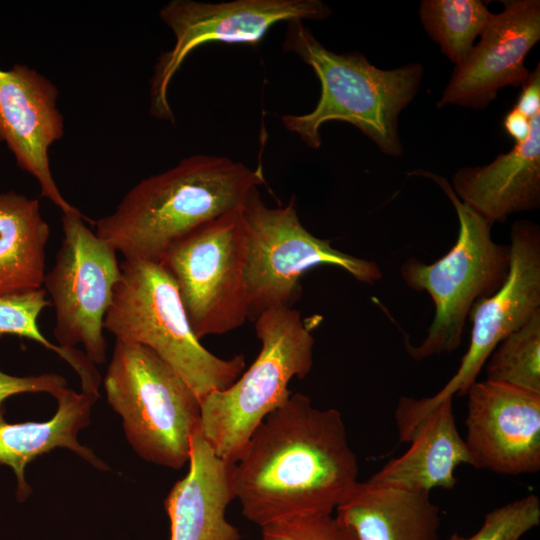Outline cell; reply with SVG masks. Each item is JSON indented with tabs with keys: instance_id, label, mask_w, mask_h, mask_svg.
<instances>
[{
	"instance_id": "29",
	"label": "cell",
	"mask_w": 540,
	"mask_h": 540,
	"mask_svg": "<svg viewBox=\"0 0 540 540\" xmlns=\"http://www.w3.org/2000/svg\"><path fill=\"white\" fill-rule=\"evenodd\" d=\"M503 129L515 141V144L522 143L530 134L531 119L513 106L504 116Z\"/></svg>"
},
{
	"instance_id": "13",
	"label": "cell",
	"mask_w": 540,
	"mask_h": 540,
	"mask_svg": "<svg viewBox=\"0 0 540 540\" xmlns=\"http://www.w3.org/2000/svg\"><path fill=\"white\" fill-rule=\"evenodd\" d=\"M465 445L471 466L503 475L540 470V394L476 381L467 391Z\"/></svg>"
},
{
	"instance_id": "3",
	"label": "cell",
	"mask_w": 540,
	"mask_h": 540,
	"mask_svg": "<svg viewBox=\"0 0 540 540\" xmlns=\"http://www.w3.org/2000/svg\"><path fill=\"white\" fill-rule=\"evenodd\" d=\"M283 49L309 65L321 85L318 103L312 111L282 116V124L289 132L309 148L318 149L322 144V125L343 121L359 129L383 153H403L398 117L418 92L424 74L421 64L383 70L359 52H333L300 20L286 23Z\"/></svg>"
},
{
	"instance_id": "6",
	"label": "cell",
	"mask_w": 540,
	"mask_h": 540,
	"mask_svg": "<svg viewBox=\"0 0 540 540\" xmlns=\"http://www.w3.org/2000/svg\"><path fill=\"white\" fill-rule=\"evenodd\" d=\"M409 175L434 181L451 201L459 221L457 240L443 257L431 264L412 257L400 267L406 285L426 291L435 306L434 318L424 339L416 346L406 344L409 356L420 361L459 348L473 307L505 282L510 246L494 242L492 226L459 200L443 176L423 170Z\"/></svg>"
},
{
	"instance_id": "8",
	"label": "cell",
	"mask_w": 540,
	"mask_h": 540,
	"mask_svg": "<svg viewBox=\"0 0 540 540\" xmlns=\"http://www.w3.org/2000/svg\"><path fill=\"white\" fill-rule=\"evenodd\" d=\"M247 231L246 285L249 319L264 311L290 308L300 299V279L319 265H332L357 281L373 284L383 276L376 262L332 247V240L310 233L297 214L295 197L285 206L268 207L258 188L241 206Z\"/></svg>"
},
{
	"instance_id": "11",
	"label": "cell",
	"mask_w": 540,
	"mask_h": 540,
	"mask_svg": "<svg viewBox=\"0 0 540 540\" xmlns=\"http://www.w3.org/2000/svg\"><path fill=\"white\" fill-rule=\"evenodd\" d=\"M331 8L320 0H232L201 2L172 0L159 11L172 31L173 47L163 52L150 82V113L174 122L168 88L185 59L208 43L255 46L280 22L326 20Z\"/></svg>"
},
{
	"instance_id": "25",
	"label": "cell",
	"mask_w": 540,
	"mask_h": 540,
	"mask_svg": "<svg viewBox=\"0 0 540 540\" xmlns=\"http://www.w3.org/2000/svg\"><path fill=\"white\" fill-rule=\"evenodd\" d=\"M540 524V500L529 494L488 512L469 537L453 533L447 540H520Z\"/></svg>"
},
{
	"instance_id": "21",
	"label": "cell",
	"mask_w": 540,
	"mask_h": 540,
	"mask_svg": "<svg viewBox=\"0 0 540 540\" xmlns=\"http://www.w3.org/2000/svg\"><path fill=\"white\" fill-rule=\"evenodd\" d=\"M49 235L38 199L0 193V296L42 287Z\"/></svg>"
},
{
	"instance_id": "23",
	"label": "cell",
	"mask_w": 540,
	"mask_h": 540,
	"mask_svg": "<svg viewBox=\"0 0 540 540\" xmlns=\"http://www.w3.org/2000/svg\"><path fill=\"white\" fill-rule=\"evenodd\" d=\"M488 359L486 380L540 394V311L506 336Z\"/></svg>"
},
{
	"instance_id": "14",
	"label": "cell",
	"mask_w": 540,
	"mask_h": 540,
	"mask_svg": "<svg viewBox=\"0 0 540 540\" xmlns=\"http://www.w3.org/2000/svg\"><path fill=\"white\" fill-rule=\"evenodd\" d=\"M480 42L455 66L438 108L446 105L484 109L507 86L520 87L530 72L524 59L540 39V1L504 0Z\"/></svg>"
},
{
	"instance_id": "5",
	"label": "cell",
	"mask_w": 540,
	"mask_h": 540,
	"mask_svg": "<svg viewBox=\"0 0 540 540\" xmlns=\"http://www.w3.org/2000/svg\"><path fill=\"white\" fill-rule=\"evenodd\" d=\"M261 348L252 365L228 388L200 401V429L221 459L235 463L262 421L291 396L292 378L312 369L314 337L298 310L273 308L255 319Z\"/></svg>"
},
{
	"instance_id": "19",
	"label": "cell",
	"mask_w": 540,
	"mask_h": 540,
	"mask_svg": "<svg viewBox=\"0 0 540 540\" xmlns=\"http://www.w3.org/2000/svg\"><path fill=\"white\" fill-rule=\"evenodd\" d=\"M336 515L359 540H439L440 510L428 491L359 481Z\"/></svg>"
},
{
	"instance_id": "7",
	"label": "cell",
	"mask_w": 540,
	"mask_h": 540,
	"mask_svg": "<svg viewBox=\"0 0 540 540\" xmlns=\"http://www.w3.org/2000/svg\"><path fill=\"white\" fill-rule=\"evenodd\" d=\"M103 385L141 458L172 469L189 462L200 400L167 363L143 345L115 339Z\"/></svg>"
},
{
	"instance_id": "28",
	"label": "cell",
	"mask_w": 540,
	"mask_h": 540,
	"mask_svg": "<svg viewBox=\"0 0 540 540\" xmlns=\"http://www.w3.org/2000/svg\"><path fill=\"white\" fill-rule=\"evenodd\" d=\"M514 107L531 119L540 113V64L530 72Z\"/></svg>"
},
{
	"instance_id": "18",
	"label": "cell",
	"mask_w": 540,
	"mask_h": 540,
	"mask_svg": "<svg viewBox=\"0 0 540 540\" xmlns=\"http://www.w3.org/2000/svg\"><path fill=\"white\" fill-rule=\"evenodd\" d=\"M57 410L44 422L8 423L0 405V464L12 468L17 478V499L25 500L31 487L25 480V467L40 455L56 448L73 451L93 467L107 471L109 466L78 440L79 432L90 424L92 407L99 392L80 393L63 388L55 396Z\"/></svg>"
},
{
	"instance_id": "16",
	"label": "cell",
	"mask_w": 540,
	"mask_h": 540,
	"mask_svg": "<svg viewBox=\"0 0 540 540\" xmlns=\"http://www.w3.org/2000/svg\"><path fill=\"white\" fill-rule=\"evenodd\" d=\"M187 474L175 483L164 505L170 540H240L226 518L235 499L234 463L219 458L205 441L200 425L191 438Z\"/></svg>"
},
{
	"instance_id": "1",
	"label": "cell",
	"mask_w": 540,
	"mask_h": 540,
	"mask_svg": "<svg viewBox=\"0 0 540 540\" xmlns=\"http://www.w3.org/2000/svg\"><path fill=\"white\" fill-rule=\"evenodd\" d=\"M358 472L342 414L295 393L262 421L234 463L235 499L260 527L333 514L359 483Z\"/></svg>"
},
{
	"instance_id": "15",
	"label": "cell",
	"mask_w": 540,
	"mask_h": 540,
	"mask_svg": "<svg viewBox=\"0 0 540 540\" xmlns=\"http://www.w3.org/2000/svg\"><path fill=\"white\" fill-rule=\"evenodd\" d=\"M58 96L56 85L27 65L0 68V141L38 181L41 196L66 214L78 209L61 194L49 160V149L64 134Z\"/></svg>"
},
{
	"instance_id": "2",
	"label": "cell",
	"mask_w": 540,
	"mask_h": 540,
	"mask_svg": "<svg viewBox=\"0 0 540 540\" xmlns=\"http://www.w3.org/2000/svg\"><path fill=\"white\" fill-rule=\"evenodd\" d=\"M263 184L261 166L225 156H187L133 186L111 214L94 222L95 233L126 261L160 263L174 242L239 209Z\"/></svg>"
},
{
	"instance_id": "24",
	"label": "cell",
	"mask_w": 540,
	"mask_h": 540,
	"mask_svg": "<svg viewBox=\"0 0 540 540\" xmlns=\"http://www.w3.org/2000/svg\"><path fill=\"white\" fill-rule=\"evenodd\" d=\"M46 296L43 287L0 296V336L16 335L31 339L62 358L65 349L51 343L38 326L40 313L50 305Z\"/></svg>"
},
{
	"instance_id": "20",
	"label": "cell",
	"mask_w": 540,
	"mask_h": 540,
	"mask_svg": "<svg viewBox=\"0 0 540 540\" xmlns=\"http://www.w3.org/2000/svg\"><path fill=\"white\" fill-rule=\"evenodd\" d=\"M409 449L388 461L368 480L411 490L430 492L451 489L458 466H471V458L460 435L452 408V398L438 404L414 429Z\"/></svg>"
},
{
	"instance_id": "9",
	"label": "cell",
	"mask_w": 540,
	"mask_h": 540,
	"mask_svg": "<svg viewBox=\"0 0 540 540\" xmlns=\"http://www.w3.org/2000/svg\"><path fill=\"white\" fill-rule=\"evenodd\" d=\"M247 249L240 207L174 242L160 261L199 340L231 332L249 319Z\"/></svg>"
},
{
	"instance_id": "12",
	"label": "cell",
	"mask_w": 540,
	"mask_h": 540,
	"mask_svg": "<svg viewBox=\"0 0 540 540\" xmlns=\"http://www.w3.org/2000/svg\"><path fill=\"white\" fill-rule=\"evenodd\" d=\"M78 210L62 214L63 238L42 287L55 308L54 336L63 348L84 347L94 364L106 361L104 318L121 275L116 250L92 232Z\"/></svg>"
},
{
	"instance_id": "22",
	"label": "cell",
	"mask_w": 540,
	"mask_h": 540,
	"mask_svg": "<svg viewBox=\"0 0 540 540\" xmlns=\"http://www.w3.org/2000/svg\"><path fill=\"white\" fill-rule=\"evenodd\" d=\"M492 15L480 0H424L419 8L425 30L456 65L468 56Z\"/></svg>"
},
{
	"instance_id": "27",
	"label": "cell",
	"mask_w": 540,
	"mask_h": 540,
	"mask_svg": "<svg viewBox=\"0 0 540 540\" xmlns=\"http://www.w3.org/2000/svg\"><path fill=\"white\" fill-rule=\"evenodd\" d=\"M66 387V379L56 373L18 377L0 371V405L16 394L46 392L55 396Z\"/></svg>"
},
{
	"instance_id": "10",
	"label": "cell",
	"mask_w": 540,
	"mask_h": 540,
	"mask_svg": "<svg viewBox=\"0 0 540 540\" xmlns=\"http://www.w3.org/2000/svg\"><path fill=\"white\" fill-rule=\"evenodd\" d=\"M507 278L491 296L470 312L468 349L451 379L434 395L401 397L395 409L399 434L409 436L442 401L466 395L496 346L540 311V229L529 220H517L510 231Z\"/></svg>"
},
{
	"instance_id": "17",
	"label": "cell",
	"mask_w": 540,
	"mask_h": 540,
	"mask_svg": "<svg viewBox=\"0 0 540 540\" xmlns=\"http://www.w3.org/2000/svg\"><path fill=\"white\" fill-rule=\"evenodd\" d=\"M461 202L489 225L540 206V113L531 118L528 138L483 166H465L452 177Z\"/></svg>"
},
{
	"instance_id": "26",
	"label": "cell",
	"mask_w": 540,
	"mask_h": 540,
	"mask_svg": "<svg viewBox=\"0 0 540 540\" xmlns=\"http://www.w3.org/2000/svg\"><path fill=\"white\" fill-rule=\"evenodd\" d=\"M261 540H359L337 515L300 517L261 527Z\"/></svg>"
},
{
	"instance_id": "4",
	"label": "cell",
	"mask_w": 540,
	"mask_h": 540,
	"mask_svg": "<svg viewBox=\"0 0 540 540\" xmlns=\"http://www.w3.org/2000/svg\"><path fill=\"white\" fill-rule=\"evenodd\" d=\"M114 287L104 329L117 340L143 345L167 363L201 401L243 373V355L221 358L194 334L174 279L160 263L126 261Z\"/></svg>"
}]
</instances>
